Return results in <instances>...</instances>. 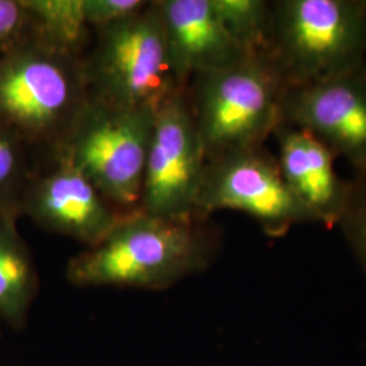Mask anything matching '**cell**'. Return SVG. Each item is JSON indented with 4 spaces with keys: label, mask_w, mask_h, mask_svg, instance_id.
<instances>
[{
    "label": "cell",
    "mask_w": 366,
    "mask_h": 366,
    "mask_svg": "<svg viewBox=\"0 0 366 366\" xmlns=\"http://www.w3.org/2000/svg\"><path fill=\"white\" fill-rule=\"evenodd\" d=\"M208 222L128 212L99 244L68 261L66 280L78 288H172L216 259L220 242Z\"/></svg>",
    "instance_id": "1"
},
{
    "label": "cell",
    "mask_w": 366,
    "mask_h": 366,
    "mask_svg": "<svg viewBox=\"0 0 366 366\" xmlns=\"http://www.w3.org/2000/svg\"><path fill=\"white\" fill-rule=\"evenodd\" d=\"M89 102L83 59L33 37L0 56V124L39 164L60 151Z\"/></svg>",
    "instance_id": "2"
},
{
    "label": "cell",
    "mask_w": 366,
    "mask_h": 366,
    "mask_svg": "<svg viewBox=\"0 0 366 366\" xmlns=\"http://www.w3.org/2000/svg\"><path fill=\"white\" fill-rule=\"evenodd\" d=\"M269 54L288 89L366 66V0L272 1Z\"/></svg>",
    "instance_id": "3"
},
{
    "label": "cell",
    "mask_w": 366,
    "mask_h": 366,
    "mask_svg": "<svg viewBox=\"0 0 366 366\" xmlns=\"http://www.w3.org/2000/svg\"><path fill=\"white\" fill-rule=\"evenodd\" d=\"M287 89L269 53L193 79L189 95L207 160L263 145L281 124Z\"/></svg>",
    "instance_id": "4"
},
{
    "label": "cell",
    "mask_w": 366,
    "mask_h": 366,
    "mask_svg": "<svg viewBox=\"0 0 366 366\" xmlns=\"http://www.w3.org/2000/svg\"><path fill=\"white\" fill-rule=\"evenodd\" d=\"M83 64L90 98L105 105L157 110L182 89L172 69L157 1L97 30L95 45Z\"/></svg>",
    "instance_id": "5"
},
{
    "label": "cell",
    "mask_w": 366,
    "mask_h": 366,
    "mask_svg": "<svg viewBox=\"0 0 366 366\" xmlns=\"http://www.w3.org/2000/svg\"><path fill=\"white\" fill-rule=\"evenodd\" d=\"M155 116L157 110L114 107L90 98L53 157L74 164L118 210L139 209Z\"/></svg>",
    "instance_id": "6"
},
{
    "label": "cell",
    "mask_w": 366,
    "mask_h": 366,
    "mask_svg": "<svg viewBox=\"0 0 366 366\" xmlns=\"http://www.w3.org/2000/svg\"><path fill=\"white\" fill-rule=\"evenodd\" d=\"M219 210H237L280 237L299 224L315 222L292 194L277 157L263 145L237 149L207 162L197 204L201 220Z\"/></svg>",
    "instance_id": "7"
},
{
    "label": "cell",
    "mask_w": 366,
    "mask_h": 366,
    "mask_svg": "<svg viewBox=\"0 0 366 366\" xmlns=\"http://www.w3.org/2000/svg\"><path fill=\"white\" fill-rule=\"evenodd\" d=\"M207 155L193 114L189 87L174 92L157 110L139 210L194 220Z\"/></svg>",
    "instance_id": "8"
},
{
    "label": "cell",
    "mask_w": 366,
    "mask_h": 366,
    "mask_svg": "<svg viewBox=\"0 0 366 366\" xmlns=\"http://www.w3.org/2000/svg\"><path fill=\"white\" fill-rule=\"evenodd\" d=\"M281 124L311 133L355 174L366 171V66L287 89Z\"/></svg>",
    "instance_id": "9"
},
{
    "label": "cell",
    "mask_w": 366,
    "mask_h": 366,
    "mask_svg": "<svg viewBox=\"0 0 366 366\" xmlns=\"http://www.w3.org/2000/svg\"><path fill=\"white\" fill-rule=\"evenodd\" d=\"M125 213L60 157L36 166L21 208L22 216L45 231L71 237L86 249L99 244Z\"/></svg>",
    "instance_id": "10"
},
{
    "label": "cell",
    "mask_w": 366,
    "mask_h": 366,
    "mask_svg": "<svg viewBox=\"0 0 366 366\" xmlns=\"http://www.w3.org/2000/svg\"><path fill=\"white\" fill-rule=\"evenodd\" d=\"M157 6L182 89L198 75L232 66L249 54L222 25L212 0H157Z\"/></svg>",
    "instance_id": "11"
},
{
    "label": "cell",
    "mask_w": 366,
    "mask_h": 366,
    "mask_svg": "<svg viewBox=\"0 0 366 366\" xmlns=\"http://www.w3.org/2000/svg\"><path fill=\"white\" fill-rule=\"evenodd\" d=\"M273 134L280 148L277 160L292 194L315 222L327 228L340 225L349 201L350 181L335 171L337 157L311 133L287 124H280Z\"/></svg>",
    "instance_id": "12"
},
{
    "label": "cell",
    "mask_w": 366,
    "mask_h": 366,
    "mask_svg": "<svg viewBox=\"0 0 366 366\" xmlns=\"http://www.w3.org/2000/svg\"><path fill=\"white\" fill-rule=\"evenodd\" d=\"M39 290V270L16 220L0 217V323L24 331Z\"/></svg>",
    "instance_id": "13"
},
{
    "label": "cell",
    "mask_w": 366,
    "mask_h": 366,
    "mask_svg": "<svg viewBox=\"0 0 366 366\" xmlns=\"http://www.w3.org/2000/svg\"><path fill=\"white\" fill-rule=\"evenodd\" d=\"M29 18L30 37L54 51L84 59L92 27L84 0H21Z\"/></svg>",
    "instance_id": "14"
},
{
    "label": "cell",
    "mask_w": 366,
    "mask_h": 366,
    "mask_svg": "<svg viewBox=\"0 0 366 366\" xmlns=\"http://www.w3.org/2000/svg\"><path fill=\"white\" fill-rule=\"evenodd\" d=\"M34 170L26 144L0 124V217L18 222L22 216V199Z\"/></svg>",
    "instance_id": "15"
},
{
    "label": "cell",
    "mask_w": 366,
    "mask_h": 366,
    "mask_svg": "<svg viewBox=\"0 0 366 366\" xmlns=\"http://www.w3.org/2000/svg\"><path fill=\"white\" fill-rule=\"evenodd\" d=\"M213 7L246 53H269L272 1L264 0H212Z\"/></svg>",
    "instance_id": "16"
},
{
    "label": "cell",
    "mask_w": 366,
    "mask_h": 366,
    "mask_svg": "<svg viewBox=\"0 0 366 366\" xmlns=\"http://www.w3.org/2000/svg\"><path fill=\"white\" fill-rule=\"evenodd\" d=\"M340 227L366 272V171L350 179V194Z\"/></svg>",
    "instance_id": "17"
},
{
    "label": "cell",
    "mask_w": 366,
    "mask_h": 366,
    "mask_svg": "<svg viewBox=\"0 0 366 366\" xmlns=\"http://www.w3.org/2000/svg\"><path fill=\"white\" fill-rule=\"evenodd\" d=\"M149 3L145 0H84L86 21L97 31L142 13Z\"/></svg>",
    "instance_id": "18"
},
{
    "label": "cell",
    "mask_w": 366,
    "mask_h": 366,
    "mask_svg": "<svg viewBox=\"0 0 366 366\" xmlns=\"http://www.w3.org/2000/svg\"><path fill=\"white\" fill-rule=\"evenodd\" d=\"M29 37V18L21 0H0V56Z\"/></svg>",
    "instance_id": "19"
},
{
    "label": "cell",
    "mask_w": 366,
    "mask_h": 366,
    "mask_svg": "<svg viewBox=\"0 0 366 366\" xmlns=\"http://www.w3.org/2000/svg\"><path fill=\"white\" fill-rule=\"evenodd\" d=\"M1 326H3V325L0 323V337H1Z\"/></svg>",
    "instance_id": "20"
}]
</instances>
